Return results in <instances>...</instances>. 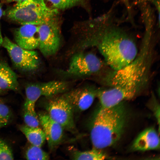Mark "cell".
Segmentation results:
<instances>
[{
  "label": "cell",
  "mask_w": 160,
  "mask_h": 160,
  "mask_svg": "<svg viewBox=\"0 0 160 160\" xmlns=\"http://www.w3.org/2000/svg\"><path fill=\"white\" fill-rule=\"evenodd\" d=\"M38 48L45 57L55 54L60 43V27L56 16L38 25Z\"/></svg>",
  "instance_id": "obj_7"
},
{
  "label": "cell",
  "mask_w": 160,
  "mask_h": 160,
  "mask_svg": "<svg viewBox=\"0 0 160 160\" xmlns=\"http://www.w3.org/2000/svg\"><path fill=\"white\" fill-rule=\"evenodd\" d=\"M3 13V11L1 8V6H0V19ZM0 36H2L1 34V31L0 29Z\"/></svg>",
  "instance_id": "obj_25"
},
{
  "label": "cell",
  "mask_w": 160,
  "mask_h": 160,
  "mask_svg": "<svg viewBox=\"0 0 160 160\" xmlns=\"http://www.w3.org/2000/svg\"><path fill=\"white\" fill-rule=\"evenodd\" d=\"M112 11L103 15L96 26L97 44L105 64L116 71L124 67L137 56L138 49L133 38L115 23Z\"/></svg>",
  "instance_id": "obj_2"
},
{
  "label": "cell",
  "mask_w": 160,
  "mask_h": 160,
  "mask_svg": "<svg viewBox=\"0 0 160 160\" xmlns=\"http://www.w3.org/2000/svg\"><path fill=\"white\" fill-rule=\"evenodd\" d=\"M47 113L55 121L70 132H74V109L63 96L50 100L46 105Z\"/></svg>",
  "instance_id": "obj_9"
},
{
  "label": "cell",
  "mask_w": 160,
  "mask_h": 160,
  "mask_svg": "<svg viewBox=\"0 0 160 160\" xmlns=\"http://www.w3.org/2000/svg\"><path fill=\"white\" fill-rule=\"evenodd\" d=\"M72 155L73 159L79 160H102L107 157L106 154L101 149L94 148L89 151H75Z\"/></svg>",
  "instance_id": "obj_16"
},
{
  "label": "cell",
  "mask_w": 160,
  "mask_h": 160,
  "mask_svg": "<svg viewBox=\"0 0 160 160\" xmlns=\"http://www.w3.org/2000/svg\"><path fill=\"white\" fill-rule=\"evenodd\" d=\"M98 89L88 87L72 90L63 96L70 103L74 110L84 111L92 105L97 97Z\"/></svg>",
  "instance_id": "obj_10"
},
{
  "label": "cell",
  "mask_w": 160,
  "mask_h": 160,
  "mask_svg": "<svg viewBox=\"0 0 160 160\" xmlns=\"http://www.w3.org/2000/svg\"><path fill=\"white\" fill-rule=\"evenodd\" d=\"M27 0H7L8 2L15 1L17 3H20L25 1Z\"/></svg>",
  "instance_id": "obj_24"
},
{
  "label": "cell",
  "mask_w": 160,
  "mask_h": 160,
  "mask_svg": "<svg viewBox=\"0 0 160 160\" xmlns=\"http://www.w3.org/2000/svg\"><path fill=\"white\" fill-rule=\"evenodd\" d=\"M20 129L31 145L41 147L45 141V134L39 127H31L25 125L21 126Z\"/></svg>",
  "instance_id": "obj_15"
},
{
  "label": "cell",
  "mask_w": 160,
  "mask_h": 160,
  "mask_svg": "<svg viewBox=\"0 0 160 160\" xmlns=\"http://www.w3.org/2000/svg\"><path fill=\"white\" fill-rule=\"evenodd\" d=\"M49 148L53 149L61 142L63 135V127L53 120L47 113H41L38 116Z\"/></svg>",
  "instance_id": "obj_11"
},
{
  "label": "cell",
  "mask_w": 160,
  "mask_h": 160,
  "mask_svg": "<svg viewBox=\"0 0 160 160\" xmlns=\"http://www.w3.org/2000/svg\"><path fill=\"white\" fill-rule=\"evenodd\" d=\"M160 148L158 132L153 128H148L142 132L133 143L131 149L134 151L157 150Z\"/></svg>",
  "instance_id": "obj_13"
},
{
  "label": "cell",
  "mask_w": 160,
  "mask_h": 160,
  "mask_svg": "<svg viewBox=\"0 0 160 160\" xmlns=\"http://www.w3.org/2000/svg\"><path fill=\"white\" fill-rule=\"evenodd\" d=\"M150 1L155 7L157 11L158 15V23L159 26L160 24V1L159 0H147Z\"/></svg>",
  "instance_id": "obj_23"
},
{
  "label": "cell",
  "mask_w": 160,
  "mask_h": 160,
  "mask_svg": "<svg viewBox=\"0 0 160 160\" xmlns=\"http://www.w3.org/2000/svg\"><path fill=\"white\" fill-rule=\"evenodd\" d=\"M25 157L28 160H47L49 159L48 154L41 147L31 145L26 150Z\"/></svg>",
  "instance_id": "obj_17"
},
{
  "label": "cell",
  "mask_w": 160,
  "mask_h": 160,
  "mask_svg": "<svg viewBox=\"0 0 160 160\" xmlns=\"http://www.w3.org/2000/svg\"><path fill=\"white\" fill-rule=\"evenodd\" d=\"M12 116V113L8 107L0 102V128L8 124Z\"/></svg>",
  "instance_id": "obj_18"
},
{
  "label": "cell",
  "mask_w": 160,
  "mask_h": 160,
  "mask_svg": "<svg viewBox=\"0 0 160 160\" xmlns=\"http://www.w3.org/2000/svg\"><path fill=\"white\" fill-rule=\"evenodd\" d=\"M13 158L12 150L4 141L0 138V160H12Z\"/></svg>",
  "instance_id": "obj_21"
},
{
  "label": "cell",
  "mask_w": 160,
  "mask_h": 160,
  "mask_svg": "<svg viewBox=\"0 0 160 160\" xmlns=\"http://www.w3.org/2000/svg\"><path fill=\"white\" fill-rule=\"evenodd\" d=\"M3 91L0 89V93H1Z\"/></svg>",
  "instance_id": "obj_26"
},
{
  "label": "cell",
  "mask_w": 160,
  "mask_h": 160,
  "mask_svg": "<svg viewBox=\"0 0 160 160\" xmlns=\"http://www.w3.org/2000/svg\"><path fill=\"white\" fill-rule=\"evenodd\" d=\"M14 38L16 44L20 47L27 50H34L39 46L38 25H23L15 30Z\"/></svg>",
  "instance_id": "obj_12"
},
{
  "label": "cell",
  "mask_w": 160,
  "mask_h": 160,
  "mask_svg": "<svg viewBox=\"0 0 160 160\" xmlns=\"http://www.w3.org/2000/svg\"><path fill=\"white\" fill-rule=\"evenodd\" d=\"M128 115L124 101L111 107L100 108L93 120L90 131L94 148L101 149L116 143L124 131Z\"/></svg>",
  "instance_id": "obj_3"
},
{
  "label": "cell",
  "mask_w": 160,
  "mask_h": 160,
  "mask_svg": "<svg viewBox=\"0 0 160 160\" xmlns=\"http://www.w3.org/2000/svg\"><path fill=\"white\" fill-rule=\"evenodd\" d=\"M126 8L128 14V18L132 21V10L129 0H120Z\"/></svg>",
  "instance_id": "obj_22"
},
{
  "label": "cell",
  "mask_w": 160,
  "mask_h": 160,
  "mask_svg": "<svg viewBox=\"0 0 160 160\" xmlns=\"http://www.w3.org/2000/svg\"><path fill=\"white\" fill-rule=\"evenodd\" d=\"M58 10L46 5L44 0H27L17 3L6 12L10 19L22 25H39L56 16Z\"/></svg>",
  "instance_id": "obj_4"
},
{
  "label": "cell",
  "mask_w": 160,
  "mask_h": 160,
  "mask_svg": "<svg viewBox=\"0 0 160 160\" xmlns=\"http://www.w3.org/2000/svg\"><path fill=\"white\" fill-rule=\"evenodd\" d=\"M23 119L25 125L31 127H38L40 124L39 117L35 111L24 110Z\"/></svg>",
  "instance_id": "obj_19"
},
{
  "label": "cell",
  "mask_w": 160,
  "mask_h": 160,
  "mask_svg": "<svg viewBox=\"0 0 160 160\" xmlns=\"http://www.w3.org/2000/svg\"><path fill=\"white\" fill-rule=\"evenodd\" d=\"M2 46L6 49L13 64L17 69L30 72L39 68L40 59L38 53L34 50L24 49L7 37L3 38Z\"/></svg>",
  "instance_id": "obj_5"
},
{
  "label": "cell",
  "mask_w": 160,
  "mask_h": 160,
  "mask_svg": "<svg viewBox=\"0 0 160 160\" xmlns=\"http://www.w3.org/2000/svg\"><path fill=\"white\" fill-rule=\"evenodd\" d=\"M50 3L54 8L64 9L70 8L81 0H46Z\"/></svg>",
  "instance_id": "obj_20"
},
{
  "label": "cell",
  "mask_w": 160,
  "mask_h": 160,
  "mask_svg": "<svg viewBox=\"0 0 160 160\" xmlns=\"http://www.w3.org/2000/svg\"><path fill=\"white\" fill-rule=\"evenodd\" d=\"M19 87L16 73L7 63L0 61V89L16 91Z\"/></svg>",
  "instance_id": "obj_14"
},
{
  "label": "cell",
  "mask_w": 160,
  "mask_h": 160,
  "mask_svg": "<svg viewBox=\"0 0 160 160\" xmlns=\"http://www.w3.org/2000/svg\"><path fill=\"white\" fill-rule=\"evenodd\" d=\"M104 64L103 61L94 53L79 52L72 56L66 73L76 76H89L100 72Z\"/></svg>",
  "instance_id": "obj_8"
},
{
  "label": "cell",
  "mask_w": 160,
  "mask_h": 160,
  "mask_svg": "<svg viewBox=\"0 0 160 160\" xmlns=\"http://www.w3.org/2000/svg\"><path fill=\"white\" fill-rule=\"evenodd\" d=\"M153 36L144 34L137 54L130 63L121 69H111L104 76L108 87H115L118 92L127 98H134L148 86L153 59Z\"/></svg>",
  "instance_id": "obj_1"
},
{
  "label": "cell",
  "mask_w": 160,
  "mask_h": 160,
  "mask_svg": "<svg viewBox=\"0 0 160 160\" xmlns=\"http://www.w3.org/2000/svg\"><path fill=\"white\" fill-rule=\"evenodd\" d=\"M67 88L68 84L66 82L59 81H51L28 84L25 88L26 99L24 110L35 111V104L40 97L54 96L65 91Z\"/></svg>",
  "instance_id": "obj_6"
}]
</instances>
